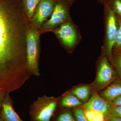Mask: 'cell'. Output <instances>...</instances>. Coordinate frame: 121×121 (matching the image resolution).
I'll return each instance as SVG.
<instances>
[{
    "mask_svg": "<svg viewBox=\"0 0 121 121\" xmlns=\"http://www.w3.org/2000/svg\"><path fill=\"white\" fill-rule=\"evenodd\" d=\"M29 26L22 0H0V88L8 93L32 75L27 65Z\"/></svg>",
    "mask_w": 121,
    "mask_h": 121,
    "instance_id": "obj_1",
    "label": "cell"
},
{
    "mask_svg": "<svg viewBox=\"0 0 121 121\" xmlns=\"http://www.w3.org/2000/svg\"><path fill=\"white\" fill-rule=\"evenodd\" d=\"M39 30L29 26L27 39V65L32 75L39 76V63L40 53Z\"/></svg>",
    "mask_w": 121,
    "mask_h": 121,
    "instance_id": "obj_2",
    "label": "cell"
},
{
    "mask_svg": "<svg viewBox=\"0 0 121 121\" xmlns=\"http://www.w3.org/2000/svg\"><path fill=\"white\" fill-rule=\"evenodd\" d=\"M58 99L46 95L38 98L30 111L32 121H50L56 109Z\"/></svg>",
    "mask_w": 121,
    "mask_h": 121,
    "instance_id": "obj_3",
    "label": "cell"
},
{
    "mask_svg": "<svg viewBox=\"0 0 121 121\" xmlns=\"http://www.w3.org/2000/svg\"><path fill=\"white\" fill-rule=\"evenodd\" d=\"M67 0H57L50 19L42 25L40 34L52 31L67 22L69 17V4Z\"/></svg>",
    "mask_w": 121,
    "mask_h": 121,
    "instance_id": "obj_4",
    "label": "cell"
},
{
    "mask_svg": "<svg viewBox=\"0 0 121 121\" xmlns=\"http://www.w3.org/2000/svg\"><path fill=\"white\" fill-rule=\"evenodd\" d=\"M57 0H41L29 21L30 26L39 30L51 17Z\"/></svg>",
    "mask_w": 121,
    "mask_h": 121,
    "instance_id": "obj_5",
    "label": "cell"
},
{
    "mask_svg": "<svg viewBox=\"0 0 121 121\" xmlns=\"http://www.w3.org/2000/svg\"><path fill=\"white\" fill-rule=\"evenodd\" d=\"M115 71L106 57L102 60L99 65L94 86L97 90H101L107 87L118 78Z\"/></svg>",
    "mask_w": 121,
    "mask_h": 121,
    "instance_id": "obj_6",
    "label": "cell"
},
{
    "mask_svg": "<svg viewBox=\"0 0 121 121\" xmlns=\"http://www.w3.org/2000/svg\"><path fill=\"white\" fill-rule=\"evenodd\" d=\"M63 45L68 48L73 47L77 40L74 27L70 22H66L53 30Z\"/></svg>",
    "mask_w": 121,
    "mask_h": 121,
    "instance_id": "obj_7",
    "label": "cell"
},
{
    "mask_svg": "<svg viewBox=\"0 0 121 121\" xmlns=\"http://www.w3.org/2000/svg\"><path fill=\"white\" fill-rule=\"evenodd\" d=\"M112 106V102H109L96 93L93 94L88 101L82 106L83 109L97 112L106 117L111 114Z\"/></svg>",
    "mask_w": 121,
    "mask_h": 121,
    "instance_id": "obj_8",
    "label": "cell"
},
{
    "mask_svg": "<svg viewBox=\"0 0 121 121\" xmlns=\"http://www.w3.org/2000/svg\"><path fill=\"white\" fill-rule=\"evenodd\" d=\"M115 13L112 9H109L107 25V40L108 55L110 57L112 51L115 43V37L117 30Z\"/></svg>",
    "mask_w": 121,
    "mask_h": 121,
    "instance_id": "obj_9",
    "label": "cell"
},
{
    "mask_svg": "<svg viewBox=\"0 0 121 121\" xmlns=\"http://www.w3.org/2000/svg\"><path fill=\"white\" fill-rule=\"evenodd\" d=\"M8 93L2 103L1 117L4 121H23L15 112L13 102Z\"/></svg>",
    "mask_w": 121,
    "mask_h": 121,
    "instance_id": "obj_10",
    "label": "cell"
},
{
    "mask_svg": "<svg viewBox=\"0 0 121 121\" xmlns=\"http://www.w3.org/2000/svg\"><path fill=\"white\" fill-rule=\"evenodd\" d=\"M101 96L106 100L112 102L121 95V79H116L101 93Z\"/></svg>",
    "mask_w": 121,
    "mask_h": 121,
    "instance_id": "obj_11",
    "label": "cell"
},
{
    "mask_svg": "<svg viewBox=\"0 0 121 121\" xmlns=\"http://www.w3.org/2000/svg\"><path fill=\"white\" fill-rule=\"evenodd\" d=\"M71 93L80 101L86 102L90 95V89L87 86H80L74 89L72 91Z\"/></svg>",
    "mask_w": 121,
    "mask_h": 121,
    "instance_id": "obj_12",
    "label": "cell"
},
{
    "mask_svg": "<svg viewBox=\"0 0 121 121\" xmlns=\"http://www.w3.org/2000/svg\"><path fill=\"white\" fill-rule=\"evenodd\" d=\"M41 0H22L23 7L30 21L34 15L37 5Z\"/></svg>",
    "mask_w": 121,
    "mask_h": 121,
    "instance_id": "obj_13",
    "label": "cell"
},
{
    "mask_svg": "<svg viewBox=\"0 0 121 121\" xmlns=\"http://www.w3.org/2000/svg\"><path fill=\"white\" fill-rule=\"evenodd\" d=\"M82 102L73 94H69L63 98L61 102V105L67 108L76 107L82 105Z\"/></svg>",
    "mask_w": 121,
    "mask_h": 121,
    "instance_id": "obj_14",
    "label": "cell"
},
{
    "mask_svg": "<svg viewBox=\"0 0 121 121\" xmlns=\"http://www.w3.org/2000/svg\"><path fill=\"white\" fill-rule=\"evenodd\" d=\"M83 110L88 121H106V117L102 114L91 110Z\"/></svg>",
    "mask_w": 121,
    "mask_h": 121,
    "instance_id": "obj_15",
    "label": "cell"
},
{
    "mask_svg": "<svg viewBox=\"0 0 121 121\" xmlns=\"http://www.w3.org/2000/svg\"><path fill=\"white\" fill-rule=\"evenodd\" d=\"M114 62L117 75L118 78L121 79V53L117 54L115 56Z\"/></svg>",
    "mask_w": 121,
    "mask_h": 121,
    "instance_id": "obj_16",
    "label": "cell"
},
{
    "mask_svg": "<svg viewBox=\"0 0 121 121\" xmlns=\"http://www.w3.org/2000/svg\"><path fill=\"white\" fill-rule=\"evenodd\" d=\"M74 114L77 121H88L84 114L83 108H78L73 110Z\"/></svg>",
    "mask_w": 121,
    "mask_h": 121,
    "instance_id": "obj_17",
    "label": "cell"
},
{
    "mask_svg": "<svg viewBox=\"0 0 121 121\" xmlns=\"http://www.w3.org/2000/svg\"><path fill=\"white\" fill-rule=\"evenodd\" d=\"M56 121H76L71 114L69 112H65L60 114L57 118Z\"/></svg>",
    "mask_w": 121,
    "mask_h": 121,
    "instance_id": "obj_18",
    "label": "cell"
},
{
    "mask_svg": "<svg viewBox=\"0 0 121 121\" xmlns=\"http://www.w3.org/2000/svg\"><path fill=\"white\" fill-rule=\"evenodd\" d=\"M112 10L121 17V0H113L112 2Z\"/></svg>",
    "mask_w": 121,
    "mask_h": 121,
    "instance_id": "obj_19",
    "label": "cell"
},
{
    "mask_svg": "<svg viewBox=\"0 0 121 121\" xmlns=\"http://www.w3.org/2000/svg\"><path fill=\"white\" fill-rule=\"evenodd\" d=\"M115 43L118 47H121V23L117 29L115 35Z\"/></svg>",
    "mask_w": 121,
    "mask_h": 121,
    "instance_id": "obj_20",
    "label": "cell"
},
{
    "mask_svg": "<svg viewBox=\"0 0 121 121\" xmlns=\"http://www.w3.org/2000/svg\"><path fill=\"white\" fill-rule=\"evenodd\" d=\"M111 114L116 117L121 118V106H115L112 105Z\"/></svg>",
    "mask_w": 121,
    "mask_h": 121,
    "instance_id": "obj_21",
    "label": "cell"
},
{
    "mask_svg": "<svg viewBox=\"0 0 121 121\" xmlns=\"http://www.w3.org/2000/svg\"><path fill=\"white\" fill-rule=\"evenodd\" d=\"M8 93V92L4 90V89H0V111L1 110V108H2L3 101L4 99L6 94Z\"/></svg>",
    "mask_w": 121,
    "mask_h": 121,
    "instance_id": "obj_22",
    "label": "cell"
},
{
    "mask_svg": "<svg viewBox=\"0 0 121 121\" xmlns=\"http://www.w3.org/2000/svg\"><path fill=\"white\" fill-rule=\"evenodd\" d=\"M106 121H121V118L115 116L110 114L106 117Z\"/></svg>",
    "mask_w": 121,
    "mask_h": 121,
    "instance_id": "obj_23",
    "label": "cell"
},
{
    "mask_svg": "<svg viewBox=\"0 0 121 121\" xmlns=\"http://www.w3.org/2000/svg\"><path fill=\"white\" fill-rule=\"evenodd\" d=\"M112 103L113 106H121V95L114 99Z\"/></svg>",
    "mask_w": 121,
    "mask_h": 121,
    "instance_id": "obj_24",
    "label": "cell"
},
{
    "mask_svg": "<svg viewBox=\"0 0 121 121\" xmlns=\"http://www.w3.org/2000/svg\"><path fill=\"white\" fill-rule=\"evenodd\" d=\"M67 0L68 1H69V3L70 4V3H72V2H73V1L74 0Z\"/></svg>",
    "mask_w": 121,
    "mask_h": 121,
    "instance_id": "obj_25",
    "label": "cell"
},
{
    "mask_svg": "<svg viewBox=\"0 0 121 121\" xmlns=\"http://www.w3.org/2000/svg\"><path fill=\"white\" fill-rule=\"evenodd\" d=\"M0 121H4V120H3L2 118H1L0 115Z\"/></svg>",
    "mask_w": 121,
    "mask_h": 121,
    "instance_id": "obj_26",
    "label": "cell"
},
{
    "mask_svg": "<svg viewBox=\"0 0 121 121\" xmlns=\"http://www.w3.org/2000/svg\"><path fill=\"white\" fill-rule=\"evenodd\" d=\"M0 89H1V88H0Z\"/></svg>",
    "mask_w": 121,
    "mask_h": 121,
    "instance_id": "obj_27",
    "label": "cell"
}]
</instances>
